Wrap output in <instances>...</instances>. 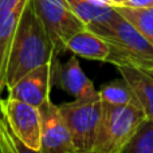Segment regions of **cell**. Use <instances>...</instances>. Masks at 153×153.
I'll return each instance as SVG.
<instances>
[{
  "label": "cell",
  "instance_id": "obj_18",
  "mask_svg": "<svg viewBox=\"0 0 153 153\" xmlns=\"http://www.w3.org/2000/svg\"><path fill=\"white\" fill-rule=\"evenodd\" d=\"M27 0H0V10H15L24 5Z\"/></svg>",
  "mask_w": 153,
  "mask_h": 153
},
{
  "label": "cell",
  "instance_id": "obj_20",
  "mask_svg": "<svg viewBox=\"0 0 153 153\" xmlns=\"http://www.w3.org/2000/svg\"><path fill=\"white\" fill-rule=\"evenodd\" d=\"M109 3H110L111 7H117V5H122L124 4L125 0H108Z\"/></svg>",
  "mask_w": 153,
  "mask_h": 153
},
{
  "label": "cell",
  "instance_id": "obj_15",
  "mask_svg": "<svg viewBox=\"0 0 153 153\" xmlns=\"http://www.w3.org/2000/svg\"><path fill=\"white\" fill-rule=\"evenodd\" d=\"M100 97L102 102L113 103V105H129V103H137L136 95L133 90L130 89L129 83L124 78L111 81L109 83L103 85L100 90Z\"/></svg>",
  "mask_w": 153,
  "mask_h": 153
},
{
  "label": "cell",
  "instance_id": "obj_13",
  "mask_svg": "<svg viewBox=\"0 0 153 153\" xmlns=\"http://www.w3.org/2000/svg\"><path fill=\"white\" fill-rule=\"evenodd\" d=\"M65 1L86 26L102 23L110 19L116 12L114 7L111 5L95 4L90 0H65Z\"/></svg>",
  "mask_w": 153,
  "mask_h": 153
},
{
  "label": "cell",
  "instance_id": "obj_19",
  "mask_svg": "<svg viewBox=\"0 0 153 153\" xmlns=\"http://www.w3.org/2000/svg\"><path fill=\"white\" fill-rule=\"evenodd\" d=\"M122 5H128V7H153V0H125Z\"/></svg>",
  "mask_w": 153,
  "mask_h": 153
},
{
  "label": "cell",
  "instance_id": "obj_8",
  "mask_svg": "<svg viewBox=\"0 0 153 153\" xmlns=\"http://www.w3.org/2000/svg\"><path fill=\"white\" fill-rule=\"evenodd\" d=\"M58 63V55H55L48 63L40 65L36 69L28 71L7 90L8 95L34 106H39L47 98H50Z\"/></svg>",
  "mask_w": 153,
  "mask_h": 153
},
{
  "label": "cell",
  "instance_id": "obj_6",
  "mask_svg": "<svg viewBox=\"0 0 153 153\" xmlns=\"http://www.w3.org/2000/svg\"><path fill=\"white\" fill-rule=\"evenodd\" d=\"M0 109L15 137L28 152H40V116L38 106L16 100L10 95L0 98Z\"/></svg>",
  "mask_w": 153,
  "mask_h": 153
},
{
  "label": "cell",
  "instance_id": "obj_14",
  "mask_svg": "<svg viewBox=\"0 0 153 153\" xmlns=\"http://www.w3.org/2000/svg\"><path fill=\"white\" fill-rule=\"evenodd\" d=\"M114 10L136 27L153 45V7L117 5Z\"/></svg>",
  "mask_w": 153,
  "mask_h": 153
},
{
  "label": "cell",
  "instance_id": "obj_1",
  "mask_svg": "<svg viewBox=\"0 0 153 153\" xmlns=\"http://www.w3.org/2000/svg\"><path fill=\"white\" fill-rule=\"evenodd\" d=\"M58 53L45 24L27 0L13 36L7 70V90L28 71L48 63Z\"/></svg>",
  "mask_w": 153,
  "mask_h": 153
},
{
  "label": "cell",
  "instance_id": "obj_9",
  "mask_svg": "<svg viewBox=\"0 0 153 153\" xmlns=\"http://www.w3.org/2000/svg\"><path fill=\"white\" fill-rule=\"evenodd\" d=\"M55 82L74 98L87 97L98 93L91 79L87 78V75L83 73L75 54L70 56L65 65L58 63Z\"/></svg>",
  "mask_w": 153,
  "mask_h": 153
},
{
  "label": "cell",
  "instance_id": "obj_17",
  "mask_svg": "<svg viewBox=\"0 0 153 153\" xmlns=\"http://www.w3.org/2000/svg\"><path fill=\"white\" fill-rule=\"evenodd\" d=\"M28 152L27 148L15 137L1 109H0V153Z\"/></svg>",
  "mask_w": 153,
  "mask_h": 153
},
{
  "label": "cell",
  "instance_id": "obj_12",
  "mask_svg": "<svg viewBox=\"0 0 153 153\" xmlns=\"http://www.w3.org/2000/svg\"><path fill=\"white\" fill-rule=\"evenodd\" d=\"M66 50L76 56L97 62H106L109 56V45L103 38L86 28L75 32L66 42Z\"/></svg>",
  "mask_w": 153,
  "mask_h": 153
},
{
  "label": "cell",
  "instance_id": "obj_3",
  "mask_svg": "<svg viewBox=\"0 0 153 153\" xmlns=\"http://www.w3.org/2000/svg\"><path fill=\"white\" fill-rule=\"evenodd\" d=\"M145 117L137 103L113 105L102 102L93 153H122Z\"/></svg>",
  "mask_w": 153,
  "mask_h": 153
},
{
  "label": "cell",
  "instance_id": "obj_2",
  "mask_svg": "<svg viewBox=\"0 0 153 153\" xmlns=\"http://www.w3.org/2000/svg\"><path fill=\"white\" fill-rule=\"evenodd\" d=\"M86 27L109 45L108 63L153 70V45L117 11L108 20Z\"/></svg>",
  "mask_w": 153,
  "mask_h": 153
},
{
  "label": "cell",
  "instance_id": "obj_4",
  "mask_svg": "<svg viewBox=\"0 0 153 153\" xmlns=\"http://www.w3.org/2000/svg\"><path fill=\"white\" fill-rule=\"evenodd\" d=\"M59 109L69 128L75 153H93L102 111L100 93L75 98L71 102L59 105Z\"/></svg>",
  "mask_w": 153,
  "mask_h": 153
},
{
  "label": "cell",
  "instance_id": "obj_5",
  "mask_svg": "<svg viewBox=\"0 0 153 153\" xmlns=\"http://www.w3.org/2000/svg\"><path fill=\"white\" fill-rule=\"evenodd\" d=\"M36 15L45 24L55 51H66V42L86 24L70 10L65 0H30Z\"/></svg>",
  "mask_w": 153,
  "mask_h": 153
},
{
  "label": "cell",
  "instance_id": "obj_21",
  "mask_svg": "<svg viewBox=\"0 0 153 153\" xmlns=\"http://www.w3.org/2000/svg\"><path fill=\"white\" fill-rule=\"evenodd\" d=\"M90 1L95 3V4H105V5H110V3L108 0H90Z\"/></svg>",
  "mask_w": 153,
  "mask_h": 153
},
{
  "label": "cell",
  "instance_id": "obj_11",
  "mask_svg": "<svg viewBox=\"0 0 153 153\" xmlns=\"http://www.w3.org/2000/svg\"><path fill=\"white\" fill-rule=\"evenodd\" d=\"M26 5V4H24ZM24 5L15 10H0V98L7 91V70L13 36Z\"/></svg>",
  "mask_w": 153,
  "mask_h": 153
},
{
  "label": "cell",
  "instance_id": "obj_10",
  "mask_svg": "<svg viewBox=\"0 0 153 153\" xmlns=\"http://www.w3.org/2000/svg\"><path fill=\"white\" fill-rule=\"evenodd\" d=\"M116 67L122 78L129 83L146 118H153V70L137 69L124 65Z\"/></svg>",
  "mask_w": 153,
  "mask_h": 153
},
{
  "label": "cell",
  "instance_id": "obj_7",
  "mask_svg": "<svg viewBox=\"0 0 153 153\" xmlns=\"http://www.w3.org/2000/svg\"><path fill=\"white\" fill-rule=\"evenodd\" d=\"M42 153H75L69 128L59 106L47 98L39 106Z\"/></svg>",
  "mask_w": 153,
  "mask_h": 153
},
{
  "label": "cell",
  "instance_id": "obj_16",
  "mask_svg": "<svg viewBox=\"0 0 153 153\" xmlns=\"http://www.w3.org/2000/svg\"><path fill=\"white\" fill-rule=\"evenodd\" d=\"M122 153H153V118H144Z\"/></svg>",
  "mask_w": 153,
  "mask_h": 153
}]
</instances>
